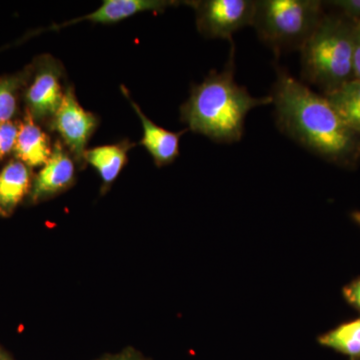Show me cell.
<instances>
[{"label":"cell","mask_w":360,"mask_h":360,"mask_svg":"<svg viewBox=\"0 0 360 360\" xmlns=\"http://www.w3.org/2000/svg\"><path fill=\"white\" fill-rule=\"evenodd\" d=\"M270 97L279 130L303 148L343 167L360 160V134L343 122L326 96L281 66Z\"/></svg>","instance_id":"1"},{"label":"cell","mask_w":360,"mask_h":360,"mask_svg":"<svg viewBox=\"0 0 360 360\" xmlns=\"http://www.w3.org/2000/svg\"><path fill=\"white\" fill-rule=\"evenodd\" d=\"M224 70H212L180 108L181 120L191 131L219 143H234L243 139L245 118L258 106L272 103L270 96L253 97L236 82L234 45Z\"/></svg>","instance_id":"2"},{"label":"cell","mask_w":360,"mask_h":360,"mask_svg":"<svg viewBox=\"0 0 360 360\" xmlns=\"http://www.w3.org/2000/svg\"><path fill=\"white\" fill-rule=\"evenodd\" d=\"M354 21L326 14L314 34L303 45L302 79L331 94L354 79Z\"/></svg>","instance_id":"3"},{"label":"cell","mask_w":360,"mask_h":360,"mask_svg":"<svg viewBox=\"0 0 360 360\" xmlns=\"http://www.w3.org/2000/svg\"><path fill=\"white\" fill-rule=\"evenodd\" d=\"M324 15L319 0H257L252 26L259 39L281 56L302 51Z\"/></svg>","instance_id":"4"},{"label":"cell","mask_w":360,"mask_h":360,"mask_svg":"<svg viewBox=\"0 0 360 360\" xmlns=\"http://www.w3.org/2000/svg\"><path fill=\"white\" fill-rule=\"evenodd\" d=\"M196 14L198 32L207 39H229L245 26H252L255 0L188 1Z\"/></svg>","instance_id":"5"},{"label":"cell","mask_w":360,"mask_h":360,"mask_svg":"<svg viewBox=\"0 0 360 360\" xmlns=\"http://www.w3.org/2000/svg\"><path fill=\"white\" fill-rule=\"evenodd\" d=\"M51 129L60 135L75 160L84 162L87 143L96 129L98 120L78 103L72 86L65 90L63 103L51 118Z\"/></svg>","instance_id":"6"},{"label":"cell","mask_w":360,"mask_h":360,"mask_svg":"<svg viewBox=\"0 0 360 360\" xmlns=\"http://www.w3.org/2000/svg\"><path fill=\"white\" fill-rule=\"evenodd\" d=\"M63 68L49 56L40 59L32 82L26 91V103L34 120L53 117L63 103L65 91L61 86Z\"/></svg>","instance_id":"7"},{"label":"cell","mask_w":360,"mask_h":360,"mask_svg":"<svg viewBox=\"0 0 360 360\" xmlns=\"http://www.w3.org/2000/svg\"><path fill=\"white\" fill-rule=\"evenodd\" d=\"M75 162L60 141H56L49 161L40 170L33 184L32 198L34 202L63 193L75 180Z\"/></svg>","instance_id":"8"},{"label":"cell","mask_w":360,"mask_h":360,"mask_svg":"<svg viewBox=\"0 0 360 360\" xmlns=\"http://www.w3.org/2000/svg\"><path fill=\"white\" fill-rule=\"evenodd\" d=\"M120 89L141 118L142 127H143L141 144L148 149V153L153 156L155 165L158 167H161L174 162L175 158L179 155L180 137L186 134L187 129L174 132L158 127L142 112L139 106L132 101L127 89H124V86H122Z\"/></svg>","instance_id":"9"},{"label":"cell","mask_w":360,"mask_h":360,"mask_svg":"<svg viewBox=\"0 0 360 360\" xmlns=\"http://www.w3.org/2000/svg\"><path fill=\"white\" fill-rule=\"evenodd\" d=\"M16 156L28 167H44L52 155L49 135L40 129L30 112L18 127L14 146Z\"/></svg>","instance_id":"10"},{"label":"cell","mask_w":360,"mask_h":360,"mask_svg":"<svg viewBox=\"0 0 360 360\" xmlns=\"http://www.w3.org/2000/svg\"><path fill=\"white\" fill-rule=\"evenodd\" d=\"M30 174L21 161H13L0 174V213L8 214L30 191Z\"/></svg>","instance_id":"11"},{"label":"cell","mask_w":360,"mask_h":360,"mask_svg":"<svg viewBox=\"0 0 360 360\" xmlns=\"http://www.w3.org/2000/svg\"><path fill=\"white\" fill-rule=\"evenodd\" d=\"M134 144L129 141L86 150L84 160L92 165L105 184H111L120 175L127 161V153Z\"/></svg>","instance_id":"12"},{"label":"cell","mask_w":360,"mask_h":360,"mask_svg":"<svg viewBox=\"0 0 360 360\" xmlns=\"http://www.w3.org/2000/svg\"><path fill=\"white\" fill-rule=\"evenodd\" d=\"M317 342L330 348L350 360H360V316L343 322L328 333L319 335Z\"/></svg>","instance_id":"13"},{"label":"cell","mask_w":360,"mask_h":360,"mask_svg":"<svg viewBox=\"0 0 360 360\" xmlns=\"http://www.w3.org/2000/svg\"><path fill=\"white\" fill-rule=\"evenodd\" d=\"M350 129L360 134V80L352 79L324 96Z\"/></svg>","instance_id":"14"},{"label":"cell","mask_w":360,"mask_h":360,"mask_svg":"<svg viewBox=\"0 0 360 360\" xmlns=\"http://www.w3.org/2000/svg\"><path fill=\"white\" fill-rule=\"evenodd\" d=\"M18 77L0 79V123L9 122L18 110Z\"/></svg>","instance_id":"15"},{"label":"cell","mask_w":360,"mask_h":360,"mask_svg":"<svg viewBox=\"0 0 360 360\" xmlns=\"http://www.w3.org/2000/svg\"><path fill=\"white\" fill-rule=\"evenodd\" d=\"M18 134V125L11 122L0 123V160L14 149Z\"/></svg>","instance_id":"16"},{"label":"cell","mask_w":360,"mask_h":360,"mask_svg":"<svg viewBox=\"0 0 360 360\" xmlns=\"http://www.w3.org/2000/svg\"><path fill=\"white\" fill-rule=\"evenodd\" d=\"M326 4L340 9L341 14L350 20H360V0H335Z\"/></svg>","instance_id":"17"},{"label":"cell","mask_w":360,"mask_h":360,"mask_svg":"<svg viewBox=\"0 0 360 360\" xmlns=\"http://www.w3.org/2000/svg\"><path fill=\"white\" fill-rule=\"evenodd\" d=\"M342 295L348 304L360 312V277L347 284L343 288Z\"/></svg>","instance_id":"18"},{"label":"cell","mask_w":360,"mask_h":360,"mask_svg":"<svg viewBox=\"0 0 360 360\" xmlns=\"http://www.w3.org/2000/svg\"><path fill=\"white\" fill-rule=\"evenodd\" d=\"M354 21V72L355 79L360 80V20Z\"/></svg>","instance_id":"19"},{"label":"cell","mask_w":360,"mask_h":360,"mask_svg":"<svg viewBox=\"0 0 360 360\" xmlns=\"http://www.w3.org/2000/svg\"><path fill=\"white\" fill-rule=\"evenodd\" d=\"M103 360H143L141 357L136 356L132 352H124V354L113 355Z\"/></svg>","instance_id":"20"},{"label":"cell","mask_w":360,"mask_h":360,"mask_svg":"<svg viewBox=\"0 0 360 360\" xmlns=\"http://www.w3.org/2000/svg\"><path fill=\"white\" fill-rule=\"evenodd\" d=\"M352 219L355 224H357L360 226V212H354L352 213Z\"/></svg>","instance_id":"21"},{"label":"cell","mask_w":360,"mask_h":360,"mask_svg":"<svg viewBox=\"0 0 360 360\" xmlns=\"http://www.w3.org/2000/svg\"><path fill=\"white\" fill-rule=\"evenodd\" d=\"M1 360H9V359H7L6 356H4V355H1Z\"/></svg>","instance_id":"22"},{"label":"cell","mask_w":360,"mask_h":360,"mask_svg":"<svg viewBox=\"0 0 360 360\" xmlns=\"http://www.w3.org/2000/svg\"><path fill=\"white\" fill-rule=\"evenodd\" d=\"M0 360H1V354H0Z\"/></svg>","instance_id":"23"}]
</instances>
